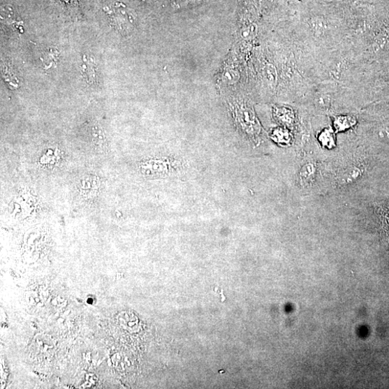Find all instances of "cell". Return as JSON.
I'll use <instances>...</instances> for the list:
<instances>
[{"label": "cell", "instance_id": "6da1fadb", "mask_svg": "<svg viewBox=\"0 0 389 389\" xmlns=\"http://www.w3.org/2000/svg\"><path fill=\"white\" fill-rule=\"evenodd\" d=\"M354 19L347 0H297L289 34L317 62L349 38Z\"/></svg>", "mask_w": 389, "mask_h": 389}, {"label": "cell", "instance_id": "7a4b0ae2", "mask_svg": "<svg viewBox=\"0 0 389 389\" xmlns=\"http://www.w3.org/2000/svg\"><path fill=\"white\" fill-rule=\"evenodd\" d=\"M355 101L353 91L332 82H319L315 84L301 103L311 105L318 112H329L341 101Z\"/></svg>", "mask_w": 389, "mask_h": 389}, {"label": "cell", "instance_id": "3957f363", "mask_svg": "<svg viewBox=\"0 0 389 389\" xmlns=\"http://www.w3.org/2000/svg\"><path fill=\"white\" fill-rule=\"evenodd\" d=\"M237 115L240 124L247 133L253 135L260 133V126L253 110L244 106L237 111Z\"/></svg>", "mask_w": 389, "mask_h": 389}, {"label": "cell", "instance_id": "277c9868", "mask_svg": "<svg viewBox=\"0 0 389 389\" xmlns=\"http://www.w3.org/2000/svg\"><path fill=\"white\" fill-rule=\"evenodd\" d=\"M82 72L87 82L95 84L97 81V65L91 57H83Z\"/></svg>", "mask_w": 389, "mask_h": 389}, {"label": "cell", "instance_id": "5b68a950", "mask_svg": "<svg viewBox=\"0 0 389 389\" xmlns=\"http://www.w3.org/2000/svg\"><path fill=\"white\" fill-rule=\"evenodd\" d=\"M358 123L357 119L346 114V115H337L333 119V126L336 131L342 132L355 126Z\"/></svg>", "mask_w": 389, "mask_h": 389}, {"label": "cell", "instance_id": "8992f818", "mask_svg": "<svg viewBox=\"0 0 389 389\" xmlns=\"http://www.w3.org/2000/svg\"><path fill=\"white\" fill-rule=\"evenodd\" d=\"M276 117L277 119L284 125L291 126L295 122V113L292 108L284 106L277 108L274 110Z\"/></svg>", "mask_w": 389, "mask_h": 389}, {"label": "cell", "instance_id": "52a82bcc", "mask_svg": "<svg viewBox=\"0 0 389 389\" xmlns=\"http://www.w3.org/2000/svg\"><path fill=\"white\" fill-rule=\"evenodd\" d=\"M242 32V35L244 39L254 40L258 35L259 28L256 22H250V24H247L244 28Z\"/></svg>", "mask_w": 389, "mask_h": 389}, {"label": "cell", "instance_id": "ba28073f", "mask_svg": "<svg viewBox=\"0 0 389 389\" xmlns=\"http://www.w3.org/2000/svg\"><path fill=\"white\" fill-rule=\"evenodd\" d=\"M319 141L324 145L332 147L335 145V134L332 129H326L319 134Z\"/></svg>", "mask_w": 389, "mask_h": 389}, {"label": "cell", "instance_id": "9c48e42d", "mask_svg": "<svg viewBox=\"0 0 389 389\" xmlns=\"http://www.w3.org/2000/svg\"><path fill=\"white\" fill-rule=\"evenodd\" d=\"M274 139L279 142L286 143L288 142L291 139V135L289 132L284 129H277L273 132Z\"/></svg>", "mask_w": 389, "mask_h": 389}, {"label": "cell", "instance_id": "30bf717a", "mask_svg": "<svg viewBox=\"0 0 389 389\" xmlns=\"http://www.w3.org/2000/svg\"><path fill=\"white\" fill-rule=\"evenodd\" d=\"M57 54L54 50H49L45 52L44 54V58H41L43 61H44V65L47 68H50L52 65L57 60Z\"/></svg>", "mask_w": 389, "mask_h": 389}, {"label": "cell", "instance_id": "8fae6325", "mask_svg": "<svg viewBox=\"0 0 389 389\" xmlns=\"http://www.w3.org/2000/svg\"><path fill=\"white\" fill-rule=\"evenodd\" d=\"M360 175V170L356 168L351 169L348 171L344 175V179L346 182H352L353 179H355Z\"/></svg>", "mask_w": 389, "mask_h": 389}, {"label": "cell", "instance_id": "7c38bea8", "mask_svg": "<svg viewBox=\"0 0 389 389\" xmlns=\"http://www.w3.org/2000/svg\"><path fill=\"white\" fill-rule=\"evenodd\" d=\"M314 174V167L312 165L309 164L305 166L300 173L302 178L303 179H309L311 175Z\"/></svg>", "mask_w": 389, "mask_h": 389}, {"label": "cell", "instance_id": "4fadbf2b", "mask_svg": "<svg viewBox=\"0 0 389 389\" xmlns=\"http://www.w3.org/2000/svg\"><path fill=\"white\" fill-rule=\"evenodd\" d=\"M198 1L199 0H176L175 4L176 5V8H180Z\"/></svg>", "mask_w": 389, "mask_h": 389}]
</instances>
